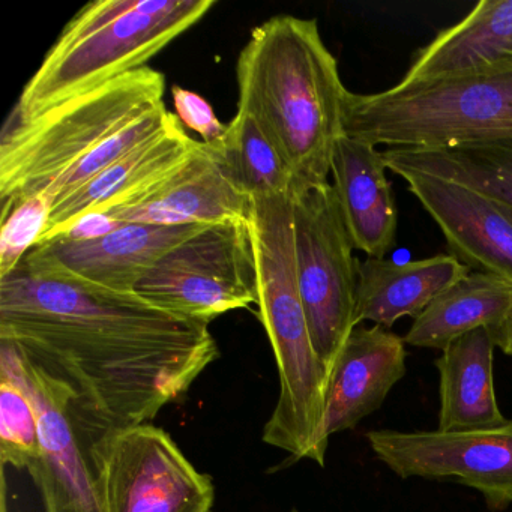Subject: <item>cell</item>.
I'll list each match as a JSON object with an SVG mask.
<instances>
[{"mask_svg":"<svg viewBox=\"0 0 512 512\" xmlns=\"http://www.w3.org/2000/svg\"><path fill=\"white\" fill-rule=\"evenodd\" d=\"M0 341L67 391L88 448L151 424L220 356L206 323L80 280L37 248L0 278Z\"/></svg>","mask_w":512,"mask_h":512,"instance_id":"cell-1","label":"cell"},{"mask_svg":"<svg viewBox=\"0 0 512 512\" xmlns=\"http://www.w3.org/2000/svg\"><path fill=\"white\" fill-rule=\"evenodd\" d=\"M236 79L238 109L257 119L283 155L292 196L329 182L349 91L316 20L284 14L254 28Z\"/></svg>","mask_w":512,"mask_h":512,"instance_id":"cell-2","label":"cell"},{"mask_svg":"<svg viewBox=\"0 0 512 512\" xmlns=\"http://www.w3.org/2000/svg\"><path fill=\"white\" fill-rule=\"evenodd\" d=\"M251 238L257 263V316L277 362L280 395L263 428V442L293 460L325 466L323 437L329 376L320 362L299 292L292 196L251 199Z\"/></svg>","mask_w":512,"mask_h":512,"instance_id":"cell-3","label":"cell"},{"mask_svg":"<svg viewBox=\"0 0 512 512\" xmlns=\"http://www.w3.org/2000/svg\"><path fill=\"white\" fill-rule=\"evenodd\" d=\"M212 7L214 0L89 2L44 56L4 128L19 127L65 101L148 67Z\"/></svg>","mask_w":512,"mask_h":512,"instance_id":"cell-4","label":"cell"},{"mask_svg":"<svg viewBox=\"0 0 512 512\" xmlns=\"http://www.w3.org/2000/svg\"><path fill=\"white\" fill-rule=\"evenodd\" d=\"M344 134L389 149L512 145V67L377 94L347 92Z\"/></svg>","mask_w":512,"mask_h":512,"instance_id":"cell-5","label":"cell"},{"mask_svg":"<svg viewBox=\"0 0 512 512\" xmlns=\"http://www.w3.org/2000/svg\"><path fill=\"white\" fill-rule=\"evenodd\" d=\"M166 77L151 67L124 74L0 139L2 214L49 190L59 178L134 119L164 103Z\"/></svg>","mask_w":512,"mask_h":512,"instance_id":"cell-6","label":"cell"},{"mask_svg":"<svg viewBox=\"0 0 512 512\" xmlns=\"http://www.w3.org/2000/svg\"><path fill=\"white\" fill-rule=\"evenodd\" d=\"M296 275L314 350L332 376L356 328L359 260L331 182L293 194Z\"/></svg>","mask_w":512,"mask_h":512,"instance_id":"cell-7","label":"cell"},{"mask_svg":"<svg viewBox=\"0 0 512 512\" xmlns=\"http://www.w3.org/2000/svg\"><path fill=\"white\" fill-rule=\"evenodd\" d=\"M136 293L161 310L209 323L257 305V263L248 221L203 226L167 253Z\"/></svg>","mask_w":512,"mask_h":512,"instance_id":"cell-8","label":"cell"},{"mask_svg":"<svg viewBox=\"0 0 512 512\" xmlns=\"http://www.w3.org/2000/svg\"><path fill=\"white\" fill-rule=\"evenodd\" d=\"M106 512H203L212 478L199 472L163 428L136 425L88 448Z\"/></svg>","mask_w":512,"mask_h":512,"instance_id":"cell-9","label":"cell"},{"mask_svg":"<svg viewBox=\"0 0 512 512\" xmlns=\"http://www.w3.org/2000/svg\"><path fill=\"white\" fill-rule=\"evenodd\" d=\"M365 439L400 478L452 479L478 490L493 512L512 505V419L476 430H373Z\"/></svg>","mask_w":512,"mask_h":512,"instance_id":"cell-10","label":"cell"},{"mask_svg":"<svg viewBox=\"0 0 512 512\" xmlns=\"http://www.w3.org/2000/svg\"><path fill=\"white\" fill-rule=\"evenodd\" d=\"M442 230L452 256L512 283V208L479 188L406 166H388Z\"/></svg>","mask_w":512,"mask_h":512,"instance_id":"cell-11","label":"cell"},{"mask_svg":"<svg viewBox=\"0 0 512 512\" xmlns=\"http://www.w3.org/2000/svg\"><path fill=\"white\" fill-rule=\"evenodd\" d=\"M19 355L40 421V455L28 472L44 512H106L67 391L22 353Z\"/></svg>","mask_w":512,"mask_h":512,"instance_id":"cell-12","label":"cell"},{"mask_svg":"<svg viewBox=\"0 0 512 512\" xmlns=\"http://www.w3.org/2000/svg\"><path fill=\"white\" fill-rule=\"evenodd\" d=\"M251 199L227 175L211 143L200 140L190 160L136 202L107 212L116 223L209 226L248 221Z\"/></svg>","mask_w":512,"mask_h":512,"instance_id":"cell-13","label":"cell"},{"mask_svg":"<svg viewBox=\"0 0 512 512\" xmlns=\"http://www.w3.org/2000/svg\"><path fill=\"white\" fill-rule=\"evenodd\" d=\"M199 142L185 133L184 125L173 113L161 133L107 167L70 196L58 200L37 245L67 235L83 218L106 215L136 202L158 182L184 166L196 152Z\"/></svg>","mask_w":512,"mask_h":512,"instance_id":"cell-14","label":"cell"},{"mask_svg":"<svg viewBox=\"0 0 512 512\" xmlns=\"http://www.w3.org/2000/svg\"><path fill=\"white\" fill-rule=\"evenodd\" d=\"M202 227L121 223L101 236L82 239L64 235L34 248L80 280L134 293L167 253Z\"/></svg>","mask_w":512,"mask_h":512,"instance_id":"cell-15","label":"cell"},{"mask_svg":"<svg viewBox=\"0 0 512 512\" xmlns=\"http://www.w3.org/2000/svg\"><path fill=\"white\" fill-rule=\"evenodd\" d=\"M406 343L383 326H356L344 344L329 382L323 437L352 430L382 407L406 376Z\"/></svg>","mask_w":512,"mask_h":512,"instance_id":"cell-16","label":"cell"},{"mask_svg":"<svg viewBox=\"0 0 512 512\" xmlns=\"http://www.w3.org/2000/svg\"><path fill=\"white\" fill-rule=\"evenodd\" d=\"M385 161L376 146L344 134L332 155V187L355 250L385 259L397 238L398 212Z\"/></svg>","mask_w":512,"mask_h":512,"instance_id":"cell-17","label":"cell"},{"mask_svg":"<svg viewBox=\"0 0 512 512\" xmlns=\"http://www.w3.org/2000/svg\"><path fill=\"white\" fill-rule=\"evenodd\" d=\"M512 67V0H481L412 56L401 85Z\"/></svg>","mask_w":512,"mask_h":512,"instance_id":"cell-18","label":"cell"},{"mask_svg":"<svg viewBox=\"0 0 512 512\" xmlns=\"http://www.w3.org/2000/svg\"><path fill=\"white\" fill-rule=\"evenodd\" d=\"M470 269L452 254L412 262L370 259L358 266L356 326L373 322L389 329L401 317H418L431 301Z\"/></svg>","mask_w":512,"mask_h":512,"instance_id":"cell-19","label":"cell"},{"mask_svg":"<svg viewBox=\"0 0 512 512\" xmlns=\"http://www.w3.org/2000/svg\"><path fill=\"white\" fill-rule=\"evenodd\" d=\"M496 341L488 328L457 338L436 359L439 371V431L476 430L506 421L494 392Z\"/></svg>","mask_w":512,"mask_h":512,"instance_id":"cell-20","label":"cell"},{"mask_svg":"<svg viewBox=\"0 0 512 512\" xmlns=\"http://www.w3.org/2000/svg\"><path fill=\"white\" fill-rule=\"evenodd\" d=\"M511 310L512 283L496 275L469 272L413 319L404 343L442 352L467 332L496 328Z\"/></svg>","mask_w":512,"mask_h":512,"instance_id":"cell-21","label":"cell"},{"mask_svg":"<svg viewBox=\"0 0 512 512\" xmlns=\"http://www.w3.org/2000/svg\"><path fill=\"white\" fill-rule=\"evenodd\" d=\"M211 145L227 175L250 199L292 196L293 178L286 160L250 113L238 109L223 136Z\"/></svg>","mask_w":512,"mask_h":512,"instance_id":"cell-22","label":"cell"},{"mask_svg":"<svg viewBox=\"0 0 512 512\" xmlns=\"http://www.w3.org/2000/svg\"><path fill=\"white\" fill-rule=\"evenodd\" d=\"M388 166H406L479 188L512 208V145L467 146L443 151L386 149Z\"/></svg>","mask_w":512,"mask_h":512,"instance_id":"cell-23","label":"cell"},{"mask_svg":"<svg viewBox=\"0 0 512 512\" xmlns=\"http://www.w3.org/2000/svg\"><path fill=\"white\" fill-rule=\"evenodd\" d=\"M40 455L37 407L22 373L16 347L0 341V460L29 470Z\"/></svg>","mask_w":512,"mask_h":512,"instance_id":"cell-24","label":"cell"},{"mask_svg":"<svg viewBox=\"0 0 512 512\" xmlns=\"http://www.w3.org/2000/svg\"><path fill=\"white\" fill-rule=\"evenodd\" d=\"M173 113L166 109V104L154 107L140 118L122 128L115 136L107 139L100 148L95 149L85 160L80 161L74 169L59 178L49 190V194L55 203L64 197L70 196L74 191L88 184L92 178L100 175L107 167L139 148L142 143L148 142L152 137L164 130L172 119Z\"/></svg>","mask_w":512,"mask_h":512,"instance_id":"cell-25","label":"cell"},{"mask_svg":"<svg viewBox=\"0 0 512 512\" xmlns=\"http://www.w3.org/2000/svg\"><path fill=\"white\" fill-rule=\"evenodd\" d=\"M55 200L41 193L23 200L11 211L2 214L0 233V278L10 274L37 247L44 235Z\"/></svg>","mask_w":512,"mask_h":512,"instance_id":"cell-26","label":"cell"},{"mask_svg":"<svg viewBox=\"0 0 512 512\" xmlns=\"http://www.w3.org/2000/svg\"><path fill=\"white\" fill-rule=\"evenodd\" d=\"M172 97L179 121L194 133L200 134L202 142H215L223 136L226 125L217 118L205 98L179 86H173Z\"/></svg>","mask_w":512,"mask_h":512,"instance_id":"cell-27","label":"cell"},{"mask_svg":"<svg viewBox=\"0 0 512 512\" xmlns=\"http://www.w3.org/2000/svg\"><path fill=\"white\" fill-rule=\"evenodd\" d=\"M496 347H499L505 355L512 356V310L506 319L496 328L491 329Z\"/></svg>","mask_w":512,"mask_h":512,"instance_id":"cell-28","label":"cell"},{"mask_svg":"<svg viewBox=\"0 0 512 512\" xmlns=\"http://www.w3.org/2000/svg\"><path fill=\"white\" fill-rule=\"evenodd\" d=\"M203 512H212V509H208V511H203Z\"/></svg>","mask_w":512,"mask_h":512,"instance_id":"cell-29","label":"cell"},{"mask_svg":"<svg viewBox=\"0 0 512 512\" xmlns=\"http://www.w3.org/2000/svg\"><path fill=\"white\" fill-rule=\"evenodd\" d=\"M292 512H299V511H298V509H293V511H292Z\"/></svg>","mask_w":512,"mask_h":512,"instance_id":"cell-30","label":"cell"}]
</instances>
